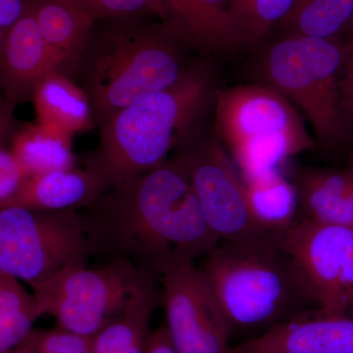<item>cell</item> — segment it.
I'll use <instances>...</instances> for the list:
<instances>
[{"label": "cell", "instance_id": "6da1fadb", "mask_svg": "<svg viewBox=\"0 0 353 353\" xmlns=\"http://www.w3.org/2000/svg\"><path fill=\"white\" fill-rule=\"evenodd\" d=\"M80 214L94 254L127 260L158 282L176 265L203 259L220 241L173 157L109 190Z\"/></svg>", "mask_w": 353, "mask_h": 353}, {"label": "cell", "instance_id": "7a4b0ae2", "mask_svg": "<svg viewBox=\"0 0 353 353\" xmlns=\"http://www.w3.org/2000/svg\"><path fill=\"white\" fill-rule=\"evenodd\" d=\"M217 88L208 62L190 65L171 87L132 102L101 127L99 145L85 157V168L105 192L161 166L194 136L214 105Z\"/></svg>", "mask_w": 353, "mask_h": 353}, {"label": "cell", "instance_id": "3957f363", "mask_svg": "<svg viewBox=\"0 0 353 353\" xmlns=\"http://www.w3.org/2000/svg\"><path fill=\"white\" fill-rule=\"evenodd\" d=\"M199 268L240 343L316 312L280 234L220 241Z\"/></svg>", "mask_w": 353, "mask_h": 353}, {"label": "cell", "instance_id": "277c9868", "mask_svg": "<svg viewBox=\"0 0 353 353\" xmlns=\"http://www.w3.org/2000/svg\"><path fill=\"white\" fill-rule=\"evenodd\" d=\"M105 21L95 23L73 77L99 128L132 102L171 87L189 68L183 43L162 23L148 24L138 16Z\"/></svg>", "mask_w": 353, "mask_h": 353}, {"label": "cell", "instance_id": "5b68a950", "mask_svg": "<svg viewBox=\"0 0 353 353\" xmlns=\"http://www.w3.org/2000/svg\"><path fill=\"white\" fill-rule=\"evenodd\" d=\"M214 109L218 137L243 178L281 170L314 146L299 111L271 85L217 90Z\"/></svg>", "mask_w": 353, "mask_h": 353}, {"label": "cell", "instance_id": "8992f818", "mask_svg": "<svg viewBox=\"0 0 353 353\" xmlns=\"http://www.w3.org/2000/svg\"><path fill=\"white\" fill-rule=\"evenodd\" d=\"M345 52L338 39L285 34L262 62L265 79L305 116L323 145L334 148L347 136L340 108Z\"/></svg>", "mask_w": 353, "mask_h": 353}, {"label": "cell", "instance_id": "52a82bcc", "mask_svg": "<svg viewBox=\"0 0 353 353\" xmlns=\"http://www.w3.org/2000/svg\"><path fill=\"white\" fill-rule=\"evenodd\" d=\"M92 254L78 210L0 209V272L32 290L87 266Z\"/></svg>", "mask_w": 353, "mask_h": 353}, {"label": "cell", "instance_id": "ba28073f", "mask_svg": "<svg viewBox=\"0 0 353 353\" xmlns=\"http://www.w3.org/2000/svg\"><path fill=\"white\" fill-rule=\"evenodd\" d=\"M153 281L131 262L114 259L101 268L71 269L32 292L58 326L92 338Z\"/></svg>", "mask_w": 353, "mask_h": 353}, {"label": "cell", "instance_id": "9c48e42d", "mask_svg": "<svg viewBox=\"0 0 353 353\" xmlns=\"http://www.w3.org/2000/svg\"><path fill=\"white\" fill-rule=\"evenodd\" d=\"M173 158L187 174L202 215L220 241L271 236L253 217L243 178L219 139L194 134Z\"/></svg>", "mask_w": 353, "mask_h": 353}, {"label": "cell", "instance_id": "30bf717a", "mask_svg": "<svg viewBox=\"0 0 353 353\" xmlns=\"http://www.w3.org/2000/svg\"><path fill=\"white\" fill-rule=\"evenodd\" d=\"M280 239L318 311L353 314V230L299 217Z\"/></svg>", "mask_w": 353, "mask_h": 353}, {"label": "cell", "instance_id": "8fae6325", "mask_svg": "<svg viewBox=\"0 0 353 353\" xmlns=\"http://www.w3.org/2000/svg\"><path fill=\"white\" fill-rule=\"evenodd\" d=\"M159 283L176 353H233L226 320L196 261L176 265Z\"/></svg>", "mask_w": 353, "mask_h": 353}, {"label": "cell", "instance_id": "7c38bea8", "mask_svg": "<svg viewBox=\"0 0 353 353\" xmlns=\"http://www.w3.org/2000/svg\"><path fill=\"white\" fill-rule=\"evenodd\" d=\"M161 23L183 44L197 50H226L248 43L231 0H160Z\"/></svg>", "mask_w": 353, "mask_h": 353}, {"label": "cell", "instance_id": "4fadbf2b", "mask_svg": "<svg viewBox=\"0 0 353 353\" xmlns=\"http://www.w3.org/2000/svg\"><path fill=\"white\" fill-rule=\"evenodd\" d=\"M233 353H353V314L316 311L236 343Z\"/></svg>", "mask_w": 353, "mask_h": 353}, {"label": "cell", "instance_id": "5bb4252c", "mask_svg": "<svg viewBox=\"0 0 353 353\" xmlns=\"http://www.w3.org/2000/svg\"><path fill=\"white\" fill-rule=\"evenodd\" d=\"M0 83L10 108L32 97L39 81L58 71L29 6L22 19L0 39Z\"/></svg>", "mask_w": 353, "mask_h": 353}, {"label": "cell", "instance_id": "9a60e30c", "mask_svg": "<svg viewBox=\"0 0 353 353\" xmlns=\"http://www.w3.org/2000/svg\"><path fill=\"white\" fill-rule=\"evenodd\" d=\"M105 192L94 174L75 167L29 176L20 192L3 208L78 210L90 208Z\"/></svg>", "mask_w": 353, "mask_h": 353}, {"label": "cell", "instance_id": "2e32d148", "mask_svg": "<svg viewBox=\"0 0 353 353\" xmlns=\"http://www.w3.org/2000/svg\"><path fill=\"white\" fill-rule=\"evenodd\" d=\"M29 7L58 72L73 78L97 20L70 0H29Z\"/></svg>", "mask_w": 353, "mask_h": 353}, {"label": "cell", "instance_id": "e0dca14e", "mask_svg": "<svg viewBox=\"0 0 353 353\" xmlns=\"http://www.w3.org/2000/svg\"><path fill=\"white\" fill-rule=\"evenodd\" d=\"M292 182L299 217L353 230V171L303 169Z\"/></svg>", "mask_w": 353, "mask_h": 353}, {"label": "cell", "instance_id": "ac0fdd59", "mask_svg": "<svg viewBox=\"0 0 353 353\" xmlns=\"http://www.w3.org/2000/svg\"><path fill=\"white\" fill-rule=\"evenodd\" d=\"M38 122L73 134L94 127L88 94L72 78L51 72L39 81L32 94Z\"/></svg>", "mask_w": 353, "mask_h": 353}, {"label": "cell", "instance_id": "d6986e66", "mask_svg": "<svg viewBox=\"0 0 353 353\" xmlns=\"http://www.w3.org/2000/svg\"><path fill=\"white\" fill-rule=\"evenodd\" d=\"M153 281L119 316L92 336L90 353H143L150 338V320L161 305V288Z\"/></svg>", "mask_w": 353, "mask_h": 353}, {"label": "cell", "instance_id": "ffe728a7", "mask_svg": "<svg viewBox=\"0 0 353 353\" xmlns=\"http://www.w3.org/2000/svg\"><path fill=\"white\" fill-rule=\"evenodd\" d=\"M243 180L253 217L267 233L283 234L299 219L301 208L296 185L281 170Z\"/></svg>", "mask_w": 353, "mask_h": 353}, {"label": "cell", "instance_id": "44dd1931", "mask_svg": "<svg viewBox=\"0 0 353 353\" xmlns=\"http://www.w3.org/2000/svg\"><path fill=\"white\" fill-rule=\"evenodd\" d=\"M73 134L41 123H29L11 134L10 150L30 176L76 167Z\"/></svg>", "mask_w": 353, "mask_h": 353}, {"label": "cell", "instance_id": "7402d4cb", "mask_svg": "<svg viewBox=\"0 0 353 353\" xmlns=\"http://www.w3.org/2000/svg\"><path fill=\"white\" fill-rule=\"evenodd\" d=\"M43 314L34 292H28L17 278L0 272V353L20 347Z\"/></svg>", "mask_w": 353, "mask_h": 353}, {"label": "cell", "instance_id": "603a6c76", "mask_svg": "<svg viewBox=\"0 0 353 353\" xmlns=\"http://www.w3.org/2000/svg\"><path fill=\"white\" fill-rule=\"evenodd\" d=\"M353 14V0H296L283 21L285 34L341 41Z\"/></svg>", "mask_w": 353, "mask_h": 353}, {"label": "cell", "instance_id": "cb8c5ba5", "mask_svg": "<svg viewBox=\"0 0 353 353\" xmlns=\"http://www.w3.org/2000/svg\"><path fill=\"white\" fill-rule=\"evenodd\" d=\"M296 2V0H248L241 18L248 43H256L274 26L282 23Z\"/></svg>", "mask_w": 353, "mask_h": 353}, {"label": "cell", "instance_id": "d4e9b609", "mask_svg": "<svg viewBox=\"0 0 353 353\" xmlns=\"http://www.w3.org/2000/svg\"><path fill=\"white\" fill-rule=\"evenodd\" d=\"M90 336L58 326L48 331L32 330L21 345L36 353H90Z\"/></svg>", "mask_w": 353, "mask_h": 353}, {"label": "cell", "instance_id": "484cf974", "mask_svg": "<svg viewBox=\"0 0 353 353\" xmlns=\"http://www.w3.org/2000/svg\"><path fill=\"white\" fill-rule=\"evenodd\" d=\"M78 8L94 19L131 17L141 14L153 13L161 18L160 0H70Z\"/></svg>", "mask_w": 353, "mask_h": 353}, {"label": "cell", "instance_id": "4316f807", "mask_svg": "<svg viewBox=\"0 0 353 353\" xmlns=\"http://www.w3.org/2000/svg\"><path fill=\"white\" fill-rule=\"evenodd\" d=\"M19 160L6 145L0 150V208L13 199L29 179Z\"/></svg>", "mask_w": 353, "mask_h": 353}, {"label": "cell", "instance_id": "83f0119b", "mask_svg": "<svg viewBox=\"0 0 353 353\" xmlns=\"http://www.w3.org/2000/svg\"><path fill=\"white\" fill-rule=\"evenodd\" d=\"M340 108L348 129L353 126V54H345L340 81Z\"/></svg>", "mask_w": 353, "mask_h": 353}, {"label": "cell", "instance_id": "f1b7e54d", "mask_svg": "<svg viewBox=\"0 0 353 353\" xmlns=\"http://www.w3.org/2000/svg\"><path fill=\"white\" fill-rule=\"evenodd\" d=\"M28 6L29 0H0V39L22 19Z\"/></svg>", "mask_w": 353, "mask_h": 353}, {"label": "cell", "instance_id": "f546056e", "mask_svg": "<svg viewBox=\"0 0 353 353\" xmlns=\"http://www.w3.org/2000/svg\"><path fill=\"white\" fill-rule=\"evenodd\" d=\"M143 353H176L166 325L152 332Z\"/></svg>", "mask_w": 353, "mask_h": 353}, {"label": "cell", "instance_id": "4dcf8cb0", "mask_svg": "<svg viewBox=\"0 0 353 353\" xmlns=\"http://www.w3.org/2000/svg\"><path fill=\"white\" fill-rule=\"evenodd\" d=\"M340 41L345 54H353V14L350 24L343 32Z\"/></svg>", "mask_w": 353, "mask_h": 353}, {"label": "cell", "instance_id": "1f68e13d", "mask_svg": "<svg viewBox=\"0 0 353 353\" xmlns=\"http://www.w3.org/2000/svg\"><path fill=\"white\" fill-rule=\"evenodd\" d=\"M231 1L232 8H233L234 15L238 17V19L240 20L241 23V14H243V10H245L248 0H231ZM241 24H243V23H241Z\"/></svg>", "mask_w": 353, "mask_h": 353}, {"label": "cell", "instance_id": "d6a6232c", "mask_svg": "<svg viewBox=\"0 0 353 353\" xmlns=\"http://www.w3.org/2000/svg\"><path fill=\"white\" fill-rule=\"evenodd\" d=\"M8 353H36L34 350H30V348L23 347V345H20L15 350H13L12 352Z\"/></svg>", "mask_w": 353, "mask_h": 353}, {"label": "cell", "instance_id": "836d02e7", "mask_svg": "<svg viewBox=\"0 0 353 353\" xmlns=\"http://www.w3.org/2000/svg\"><path fill=\"white\" fill-rule=\"evenodd\" d=\"M352 159H353V150H352Z\"/></svg>", "mask_w": 353, "mask_h": 353}]
</instances>
